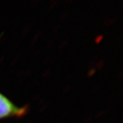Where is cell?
<instances>
[{
  "mask_svg": "<svg viewBox=\"0 0 123 123\" xmlns=\"http://www.w3.org/2000/svg\"><path fill=\"white\" fill-rule=\"evenodd\" d=\"M50 1H53V0H50Z\"/></svg>",
  "mask_w": 123,
  "mask_h": 123,
  "instance_id": "5",
  "label": "cell"
},
{
  "mask_svg": "<svg viewBox=\"0 0 123 123\" xmlns=\"http://www.w3.org/2000/svg\"><path fill=\"white\" fill-rule=\"evenodd\" d=\"M57 3H58V0H55L54 1L52 2V4H51V6H50V8H53V7H55V5L57 4Z\"/></svg>",
  "mask_w": 123,
  "mask_h": 123,
  "instance_id": "2",
  "label": "cell"
},
{
  "mask_svg": "<svg viewBox=\"0 0 123 123\" xmlns=\"http://www.w3.org/2000/svg\"><path fill=\"white\" fill-rule=\"evenodd\" d=\"M26 112V107H21L14 105L7 97L0 93V119L21 117Z\"/></svg>",
  "mask_w": 123,
  "mask_h": 123,
  "instance_id": "1",
  "label": "cell"
},
{
  "mask_svg": "<svg viewBox=\"0 0 123 123\" xmlns=\"http://www.w3.org/2000/svg\"><path fill=\"white\" fill-rule=\"evenodd\" d=\"M39 0H31V4H35V3H37Z\"/></svg>",
  "mask_w": 123,
  "mask_h": 123,
  "instance_id": "4",
  "label": "cell"
},
{
  "mask_svg": "<svg viewBox=\"0 0 123 123\" xmlns=\"http://www.w3.org/2000/svg\"><path fill=\"white\" fill-rule=\"evenodd\" d=\"M74 0H65V3L66 4H69V3H71L72 1H73Z\"/></svg>",
  "mask_w": 123,
  "mask_h": 123,
  "instance_id": "3",
  "label": "cell"
}]
</instances>
